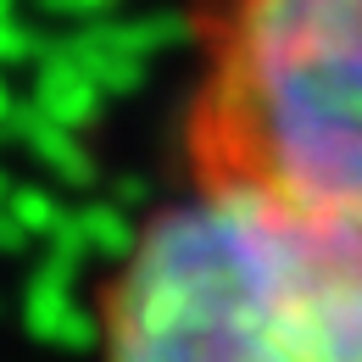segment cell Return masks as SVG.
Listing matches in <instances>:
<instances>
[{"label":"cell","instance_id":"1","mask_svg":"<svg viewBox=\"0 0 362 362\" xmlns=\"http://www.w3.org/2000/svg\"><path fill=\"white\" fill-rule=\"evenodd\" d=\"M100 362H362V251L240 184L184 179L100 290Z\"/></svg>","mask_w":362,"mask_h":362},{"label":"cell","instance_id":"2","mask_svg":"<svg viewBox=\"0 0 362 362\" xmlns=\"http://www.w3.org/2000/svg\"><path fill=\"white\" fill-rule=\"evenodd\" d=\"M184 179L257 189L362 251V0H206Z\"/></svg>","mask_w":362,"mask_h":362}]
</instances>
